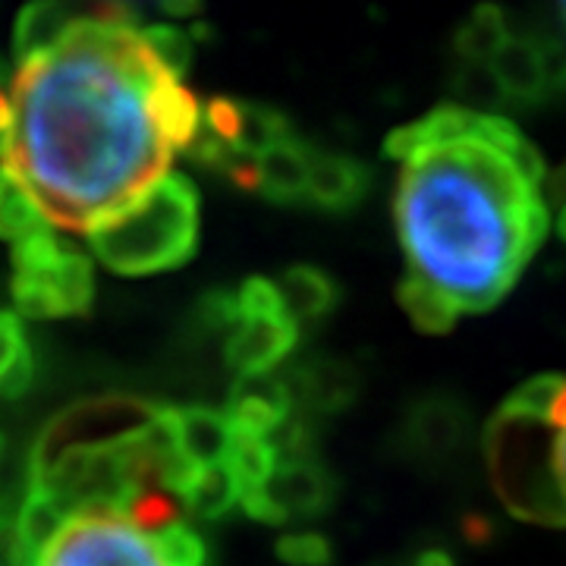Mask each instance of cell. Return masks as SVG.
Wrapping results in <instances>:
<instances>
[{"label": "cell", "instance_id": "1", "mask_svg": "<svg viewBox=\"0 0 566 566\" xmlns=\"http://www.w3.org/2000/svg\"><path fill=\"white\" fill-rule=\"evenodd\" d=\"M7 167L48 221L82 230L123 211L192 148L205 107L148 44L126 7H102L13 82Z\"/></svg>", "mask_w": 566, "mask_h": 566}, {"label": "cell", "instance_id": "2", "mask_svg": "<svg viewBox=\"0 0 566 566\" xmlns=\"http://www.w3.org/2000/svg\"><path fill=\"white\" fill-rule=\"evenodd\" d=\"M387 155L397 161L400 305L419 331L444 334L501 303L545 243V161L513 123L469 107L406 123Z\"/></svg>", "mask_w": 566, "mask_h": 566}, {"label": "cell", "instance_id": "3", "mask_svg": "<svg viewBox=\"0 0 566 566\" xmlns=\"http://www.w3.org/2000/svg\"><path fill=\"white\" fill-rule=\"evenodd\" d=\"M39 566H205V545L177 501L155 491L129 513L73 516Z\"/></svg>", "mask_w": 566, "mask_h": 566}, {"label": "cell", "instance_id": "4", "mask_svg": "<svg viewBox=\"0 0 566 566\" xmlns=\"http://www.w3.org/2000/svg\"><path fill=\"white\" fill-rule=\"evenodd\" d=\"M95 259L126 277L170 271L199 243V192L182 174H167L145 196L92 227Z\"/></svg>", "mask_w": 566, "mask_h": 566}, {"label": "cell", "instance_id": "5", "mask_svg": "<svg viewBox=\"0 0 566 566\" xmlns=\"http://www.w3.org/2000/svg\"><path fill=\"white\" fill-rule=\"evenodd\" d=\"M293 136V126L281 111L255 102L214 98L205 107L199 139L189 148L192 158L218 170L243 189H252L262 158Z\"/></svg>", "mask_w": 566, "mask_h": 566}, {"label": "cell", "instance_id": "6", "mask_svg": "<svg viewBox=\"0 0 566 566\" xmlns=\"http://www.w3.org/2000/svg\"><path fill=\"white\" fill-rule=\"evenodd\" d=\"M300 324L283 303L277 281L249 277L237 293V315L227 327L223 356L237 378L271 375V368L300 344Z\"/></svg>", "mask_w": 566, "mask_h": 566}, {"label": "cell", "instance_id": "7", "mask_svg": "<svg viewBox=\"0 0 566 566\" xmlns=\"http://www.w3.org/2000/svg\"><path fill=\"white\" fill-rule=\"evenodd\" d=\"M95 303L92 259L66 245L57 262L35 274H13V305L25 318H66L85 315Z\"/></svg>", "mask_w": 566, "mask_h": 566}, {"label": "cell", "instance_id": "8", "mask_svg": "<svg viewBox=\"0 0 566 566\" xmlns=\"http://www.w3.org/2000/svg\"><path fill=\"white\" fill-rule=\"evenodd\" d=\"M281 463L274 469V475L268 479V485L252 494L243 504L249 516L281 526L293 516H312L327 506V472L315 463L312 457H305L303 450L293 453H277Z\"/></svg>", "mask_w": 566, "mask_h": 566}, {"label": "cell", "instance_id": "9", "mask_svg": "<svg viewBox=\"0 0 566 566\" xmlns=\"http://www.w3.org/2000/svg\"><path fill=\"white\" fill-rule=\"evenodd\" d=\"M494 82L513 102H538L554 85V61L545 44L523 35H506L485 63Z\"/></svg>", "mask_w": 566, "mask_h": 566}, {"label": "cell", "instance_id": "10", "mask_svg": "<svg viewBox=\"0 0 566 566\" xmlns=\"http://www.w3.org/2000/svg\"><path fill=\"white\" fill-rule=\"evenodd\" d=\"M293 409L290 387L274 375H252V378H237L230 390L227 416L230 422L240 424L245 431H255L264 438H274L281 431Z\"/></svg>", "mask_w": 566, "mask_h": 566}, {"label": "cell", "instance_id": "11", "mask_svg": "<svg viewBox=\"0 0 566 566\" xmlns=\"http://www.w3.org/2000/svg\"><path fill=\"white\" fill-rule=\"evenodd\" d=\"M312 145L290 136L274 145L255 170L252 189L268 202H303L308 192V170H312Z\"/></svg>", "mask_w": 566, "mask_h": 566}, {"label": "cell", "instance_id": "12", "mask_svg": "<svg viewBox=\"0 0 566 566\" xmlns=\"http://www.w3.org/2000/svg\"><path fill=\"white\" fill-rule=\"evenodd\" d=\"M368 170L356 158H346L337 151H312V170H308V192L305 199L327 211L353 208L365 196Z\"/></svg>", "mask_w": 566, "mask_h": 566}, {"label": "cell", "instance_id": "13", "mask_svg": "<svg viewBox=\"0 0 566 566\" xmlns=\"http://www.w3.org/2000/svg\"><path fill=\"white\" fill-rule=\"evenodd\" d=\"M76 22L80 20L61 3H29L25 10H20L13 29V54L20 61V70L54 54L70 39Z\"/></svg>", "mask_w": 566, "mask_h": 566}, {"label": "cell", "instance_id": "14", "mask_svg": "<svg viewBox=\"0 0 566 566\" xmlns=\"http://www.w3.org/2000/svg\"><path fill=\"white\" fill-rule=\"evenodd\" d=\"M48 227L54 223L48 221L35 192L13 167L0 164V240L17 245Z\"/></svg>", "mask_w": 566, "mask_h": 566}, {"label": "cell", "instance_id": "15", "mask_svg": "<svg viewBox=\"0 0 566 566\" xmlns=\"http://www.w3.org/2000/svg\"><path fill=\"white\" fill-rule=\"evenodd\" d=\"M281 286V296L290 315L296 318V324L322 322L324 315L337 305L340 293H337V283L331 281L324 271L312 268V264H300V268H290L283 277H277Z\"/></svg>", "mask_w": 566, "mask_h": 566}, {"label": "cell", "instance_id": "16", "mask_svg": "<svg viewBox=\"0 0 566 566\" xmlns=\"http://www.w3.org/2000/svg\"><path fill=\"white\" fill-rule=\"evenodd\" d=\"M243 482L233 472L230 463L205 465L196 472V479L182 488V494L177 497L189 513L202 516V520H218L227 510L240 504L243 506Z\"/></svg>", "mask_w": 566, "mask_h": 566}, {"label": "cell", "instance_id": "17", "mask_svg": "<svg viewBox=\"0 0 566 566\" xmlns=\"http://www.w3.org/2000/svg\"><path fill=\"white\" fill-rule=\"evenodd\" d=\"M35 378V359L20 315L0 312V397L17 400Z\"/></svg>", "mask_w": 566, "mask_h": 566}, {"label": "cell", "instance_id": "18", "mask_svg": "<svg viewBox=\"0 0 566 566\" xmlns=\"http://www.w3.org/2000/svg\"><path fill=\"white\" fill-rule=\"evenodd\" d=\"M542 438H545L547 482H551V494H554L557 526H566V378L557 387L545 419H542Z\"/></svg>", "mask_w": 566, "mask_h": 566}, {"label": "cell", "instance_id": "19", "mask_svg": "<svg viewBox=\"0 0 566 566\" xmlns=\"http://www.w3.org/2000/svg\"><path fill=\"white\" fill-rule=\"evenodd\" d=\"M70 520H73V516H70L51 494L32 491V488H29V497H25V504L20 506L17 526H20L22 542H25L29 551L41 560L44 551L61 538V532L66 528Z\"/></svg>", "mask_w": 566, "mask_h": 566}, {"label": "cell", "instance_id": "20", "mask_svg": "<svg viewBox=\"0 0 566 566\" xmlns=\"http://www.w3.org/2000/svg\"><path fill=\"white\" fill-rule=\"evenodd\" d=\"M506 35L510 32H506V25L497 10H479L472 17V22L460 32V51H463L465 57H472V61L488 63L491 54L504 44Z\"/></svg>", "mask_w": 566, "mask_h": 566}, {"label": "cell", "instance_id": "21", "mask_svg": "<svg viewBox=\"0 0 566 566\" xmlns=\"http://www.w3.org/2000/svg\"><path fill=\"white\" fill-rule=\"evenodd\" d=\"M142 32H145V39L148 44L158 51V57H161L170 70H177V73H186V66L192 61V44H189V35L177 29V25H170V22H158V25H142Z\"/></svg>", "mask_w": 566, "mask_h": 566}, {"label": "cell", "instance_id": "22", "mask_svg": "<svg viewBox=\"0 0 566 566\" xmlns=\"http://www.w3.org/2000/svg\"><path fill=\"white\" fill-rule=\"evenodd\" d=\"M281 560L293 566H327L331 564V545L315 532H296V535H283L277 545Z\"/></svg>", "mask_w": 566, "mask_h": 566}, {"label": "cell", "instance_id": "23", "mask_svg": "<svg viewBox=\"0 0 566 566\" xmlns=\"http://www.w3.org/2000/svg\"><path fill=\"white\" fill-rule=\"evenodd\" d=\"M41 560L22 542L20 526L10 516H0V566H39Z\"/></svg>", "mask_w": 566, "mask_h": 566}, {"label": "cell", "instance_id": "24", "mask_svg": "<svg viewBox=\"0 0 566 566\" xmlns=\"http://www.w3.org/2000/svg\"><path fill=\"white\" fill-rule=\"evenodd\" d=\"M13 123H17L13 95H7V92L0 88V161L3 164L10 158V145H13Z\"/></svg>", "mask_w": 566, "mask_h": 566}, {"label": "cell", "instance_id": "25", "mask_svg": "<svg viewBox=\"0 0 566 566\" xmlns=\"http://www.w3.org/2000/svg\"><path fill=\"white\" fill-rule=\"evenodd\" d=\"M412 566H453V560H450V554H444V551H424Z\"/></svg>", "mask_w": 566, "mask_h": 566}, {"label": "cell", "instance_id": "26", "mask_svg": "<svg viewBox=\"0 0 566 566\" xmlns=\"http://www.w3.org/2000/svg\"><path fill=\"white\" fill-rule=\"evenodd\" d=\"M557 233H560V240L566 243V205L560 208V214H557Z\"/></svg>", "mask_w": 566, "mask_h": 566}, {"label": "cell", "instance_id": "27", "mask_svg": "<svg viewBox=\"0 0 566 566\" xmlns=\"http://www.w3.org/2000/svg\"><path fill=\"white\" fill-rule=\"evenodd\" d=\"M564 17H566V7H564Z\"/></svg>", "mask_w": 566, "mask_h": 566}]
</instances>
